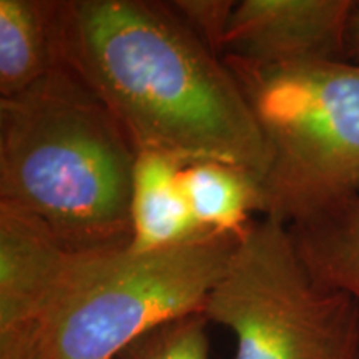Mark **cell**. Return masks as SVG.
I'll return each mask as SVG.
<instances>
[{
  "label": "cell",
  "instance_id": "1",
  "mask_svg": "<svg viewBox=\"0 0 359 359\" xmlns=\"http://www.w3.org/2000/svg\"><path fill=\"white\" fill-rule=\"evenodd\" d=\"M55 45L138 154L217 160L262 180L266 143L236 79L168 4L60 0Z\"/></svg>",
  "mask_w": 359,
  "mask_h": 359
},
{
  "label": "cell",
  "instance_id": "2",
  "mask_svg": "<svg viewBox=\"0 0 359 359\" xmlns=\"http://www.w3.org/2000/svg\"><path fill=\"white\" fill-rule=\"evenodd\" d=\"M137 156L100 97L62 62L0 100V205L39 219L72 251L130 245Z\"/></svg>",
  "mask_w": 359,
  "mask_h": 359
},
{
  "label": "cell",
  "instance_id": "3",
  "mask_svg": "<svg viewBox=\"0 0 359 359\" xmlns=\"http://www.w3.org/2000/svg\"><path fill=\"white\" fill-rule=\"evenodd\" d=\"M240 236L208 231L156 251H75L64 275L0 359H114L160 323L203 311Z\"/></svg>",
  "mask_w": 359,
  "mask_h": 359
},
{
  "label": "cell",
  "instance_id": "4",
  "mask_svg": "<svg viewBox=\"0 0 359 359\" xmlns=\"http://www.w3.org/2000/svg\"><path fill=\"white\" fill-rule=\"evenodd\" d=\"M266 143L259 213L283 224L359 195V65L222 57Z\"/></svg>",
  "mask_w": 359,
  "mask_h": 359
},
{
  "label": "cell",
  "instance_id": "5",
  "mask_svg": "<svg viewBox=\"0 0 359 359\" xmlns=\"http://www.w3.org/2000/svg\"><path fill=\"white\" fill-rule=\"evenodd\" d=\"M201 313L235 334V359H359V304L309 275L276 219L246 228Z\"/></svg>",
  "mask_w": 359,
  "mask_h": 359
},
{
  "label": "cell",
  "instance_id": "6",
  "mask_svg": "<svg viewBox=\"0 0 359 359\" xmlns=\"http://www.w3.org/2000/svg\"><path fill=\"white\" fill-rule=\"evenodd\" d=\"M353 0H243L223 39L222 57L262 65L344 60Z\"/></svg>",
  "mask_w": 359,
  "mask_h": 359
},
{
  "label": "cell",
  "instance_id": "7",
  "mask_svg": "<svg viewBox=\"0 0 359 359\" xmlns=\"http://www.w3.org/2000/svg\"><path fill=\"white\" fill-rule=\"evenodd\" d=\"M185 167L172 155L138 154L132 187L130 250L145 253L172 248L208 233L193 217L183 185Z\"/></svg>",
  "mask_w": 359,
  "mask_h": 359
},
{
  "label": "cell",
  "instance_id": "8",
  "mask_svg": "<svg viewBox=\"0 0 359 359\" xmlns=\"http://www.w3.org/2000/svg\"><path fill=\"white\" fill-rule=\"evenodd\" d=\"M288 230L309 275L359 304V195L325 206Z\"/></svg>",
  "mask_w": 359,
  "mask_h": 359
},
{
  "label": "cell",
  "instance_id": "9",
  "mask_svg": "<svg viewBox=\"0 0 359 359\" xmlns=\"http://www.w3.org/2000/svg\"><path fill=\"white\" fill-rule=\"evenodd\" d=\"M58 0H0V93L24 92L58 62Z\"/></svg>",
  "mask_w": 359,
  "mask_h": 359
},
{
  "label": "cell",
  "instance_id": "10",
  "mask_svg": "<svg viewBox=\"0 0 359 359\" xmlns=\"http://www.w3.org/2000/svg\"><path fill=\"white\" fill-rule=\"evenodd\" d=\"M183 185L193 217L205 231L241 236L259 212V178L243 167L217 160L188 163Z\"/></svg>",
  "mask_w": 359,
  "mask_h": 359
},
{
  "label": "cell",
  "instance_id": "11",
  "mask_svg": "<svg viewBox=\"0 0 359 359\" xmlns=\"http://www.w3.org/2000/svg\"><path fill=\"white\" fill-rule=\"evenodd\" d=\"M210 321L201 311L160 323L114 359H208Z\"/></svg>",
  "mask_w": 359,
  "mask_h": 359
},
{
  "label": "cell",
  "instance_id": "12",
  "mask_svg": "<svg viewBox=\"0 0 359 359\" xmlns=\"http://www.w3.org/2000/svg\"><path fill=\"white\" fill-rule=\"evenodd\" d=\"M182 19L215 55L222 57L223 39L235 11L231 0H175L168 2Z\"/></svg>",
  "mask_w": 359,
  "mask_h": 359
},
{
  "label": "cell",
  "instance_id": "13",
  "mask_svg": "<svg viewBox=\"0 0 359 359\" xmlns=\"http://www.w3.org/2000/svg\"><path fill=\"white\" fill-rule=\"evenodd\" d=\"M344 60L359 65V2H353L344 30Z\"/></svg>",
  "mask_w": 359,
  "mask_h": 359
}]
</instances>
